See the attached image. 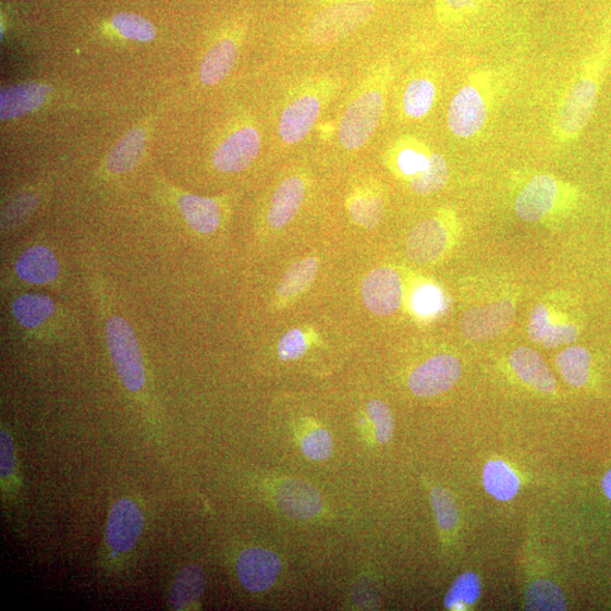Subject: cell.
I'll return each instance as SVG.
<instances>
[{
    "label": "cell",
    "mask_w": 611,
    "mask_h": 611,
    "mask_svg": "<svg viewBox=\"0 0 611 611\" xmlns=\"http://www.w3.org/2000/svg\"><path fill=\"white\" fill-rule=\"evenodd\" d=\"M362 298L366 308L377 316L395 313L403 301V286L399 273L388 267L369 272L362 284Z\"/></svg>",
    "instance_id": "cell-13"
},
{
    "label": "cell",
    "mask_w": 611,
    "mask_h": 611,
    "mask_svg": "<svg viewBox=\"0 0 611 611\" xmlns=\"http://www.w3.org/2000/svg\"><path fill=\"white\" fill-rule=\"evenodd\" d=\"M430 497L439 527L443 531L455 528L459 522V510L453 494L444 488L435 487Z\"/></svg>",
    "instance_id": "cell-37"
},
{
    "label": "cell",
    "mask_w": 611,
    "mask_h": 611,
    "mask_svg": "<svg viewBox=\"0 0 611 611\" xmlns=\"http://www.w3.org/2000/svg\"><path fill=\"white\" fill-rule=\"evenodd\" d=\"M494 0H435V17L444 28H454L479 17Z\"/></svg>",
    "instance_id": "cell-27"
},
{
    "label": "cell",
    "mask_w": 611,
    "mask_h": 611,
    "mask_svg": "<svg viewBox=\"0 0 611 611\" xmlns=\"http://www.w3.org/2000/svg\"><path fill=\"white\" fill-rule=\"evenodd\" d=\"M145 144H147V132L136 127L129 132L109 152L106 161V170L120 176L132 171L142 160Z\"/></svg>",
    "instance_id": "cell-26"
},
{
    "label": "cell",
    "mask_w": 611,
    "mask_h": 611,
    "mask_svg": "<svg viewBox=\"0 0 611 611\" xmlns=\"http://www.w3.org/2000/svg\"><path fill=\"white\" fill-rule=\"evenodd\" d=\"M513 302L503 300L465 311L461 319L463 335L473 341H485L505 333L515 319Z\"/></svg>",
    "instance_id": "cell-11"
},
{
    "label": "cell",
    "mask_w": 611,
    "mask_h": 611,
    "mask_svg": "<svg viewBox=\"0 0 611 611\" xmlns=\"http://www.w3.org/2000/svg\"><path fill=\"white\" fill-rule=\"evenodd\" d=\"M392 80V64L383 61L375 64L361 82L338 124V142L344 150L363 149L380 127Z\"/></svg>",
    "instance_id": "cell-2"
},
{
    "label": "cell",
    "mask_w": 611,
    "mask_h": 611,
    "mask_svg": "<svg viewBox=\"0 0 611 611\" xmlns=\"http://www.w3.org/2000/svg\"><path fill=\"white\" fill-rule=\"evenodd\" d=\"M178 208L188 227L197 234L211 235L221 225V203L216 198L181 193Z\"/></svg>",
    "instance_id": "cell-21"
},
{
    "label": "cell",
    "mask_w": 611,
    "mask_h": 611,
    "mask_svg": "<svg viewBox=\"0 0 611 611\" xmlns=\"http://www.w3.org/2000/svg\"><path fill=\"white\" fill-rule=\"evenodd\" d=\"M510 363L523 382L543 393L555 391L557 380L554 375L551 374L543 359L533 349L527 346L515 349L510 357Z\"/></svg>",
    "instance_id": "cell-25"
},
{
    "label": "cell",
    "mask_w": 611,
    "mask_h": 611,
    "mask_svg": "<svg viewBox=\"0 0 611 611\" xmlns=\"http://www.w3.org/2000/svg\"><path fill=\"white\" fill-rule=\"evenodd\" d=\"M277 505L286 515L310 518L321 513L323 502L315 488L300 480H286L277 489Z\"/></svg>",
    "instance_id": "cell-20"
},
{
    "label": "cell",
    "mask_w": 611,
    "mask_h": 611,
    "mask_svg": "<svg viewBox=\"0 0 611 611\" xmlns=\"http://www.w3.org/2000/svg\"><path fill=\"white\" fill-rule=\"evenodd\" d=\"M15 468V452L11 436L2 430L0 435V475L2 479L10 477Z\"/></svg>",
    "instance_id": "cell-43"
},
{
    "label": "cell",
    "mask_w": 611,
    "mask_h": 611,
    "mask_svg": "<svg viewBox=\"0 0 611 611\" xmlns=\"http://www.w3.org/2000/svg\"><path fill=\"white\" fill-rule=\"evenodd\" d=\"M281 567V561L274 552L264 548H248L239 558L237 574L245 589L261 592L276 584Z\"/></svg>",
    "instance_id": "cell-16"
},
{
    "label": "cell",
    "mask_w": 611,
    "mask_h": 611,
    "mask_svg": "<svg viewBox=\"0 0 611 611\" xmlns=\"http://www.w3.org/2000/svg\"><path fill=\"white\" fill-rule=\"evenodd\" d=\"M610 60L611 30H608L582 62L557 107L551 135L558 143H573L589 125Z\"/></svg>",
    "instance_id": "cell-1"
},
{
    "label": "cell",
    "mask_w": 611,
    "mask_h": 611,
    "mask_svg": "<svg viewBox=\"0 0 611 611\" xmlns=\"http://www.w3.org/2000/svg\"><path fill=\"white\" fill-rule=\"evenodd\" d=\"M111 24L115 32L133 41L150 42L157 36L154 24L136 14L121 13L114 15Z\"/></svg>",
    "instance_id": "cell-35"
},
{
    "label": "cell",
    "mask_w": 611,
    "mask_h": 611,
    "mask_svg": "<svg viewBox=\"0 0 611 611\" xmlns=\"http://www.w3.org/2000/svg\"><path fill=\"white\" fill-rule=\"evenodd\" d=\"M49 94L48 85L36 82L7 87L0 95L2 121L15 120L38 110L46 102Z\"/></svg>",
    "instance_id": "cell-22"
},
{
    "label": "cell",
    "mask_w": 611,
    "mask_h": 611,
    "mask_svg": "<svg viewBox=\"0 0 611 611\" xmlns=\"http://www.w3.org/2000/svg\"><path fill=\"white\" fill-rule=\"evenodd\" d=\"M450 170L445 158L440 155L432 166L418 179L410 183L418 195H429L441 191L449 182Z\"/></svg>",
    "instance_id": "cell-36"
},
{
    "label": "cell",
    "mask_w": 611,
    "mask_h": 611,
    "mask_svg": "<svg viewBox=\"0 0 611 611\" xmlns=\"http://www.w3.org/2000/svg\"><path fill=\"white\" fill-rule=\"evenodd\" d=\"M11 314L16 325L25 332L40 335L50 332L60 322V308L53 300L38 293H25L11 303Z\"/></svg>",
    "instance_id": "cell-15"
},
{
    "label": "cell",
    "mask_w": 611,
    "mask_h": 611,
    "mask_svg": "<svg viewBox=\"0 0 611 611\" xmlns=\"http://www.w3.org/2000/svg\"><path fill=\"white\" fill-rule=\"evenodd\" d=\"M332 436L323 428L308 431L302 440L305 456L311 461H325L333 453Z\"/></svg>",
    "instance_id": "cell-39"
},
{
    "label": "cell",
    "mask_w": 611,
    "mask_h": 611,
    "mask_svg": "<svg viewBox=\"0 0 611 611\" xmlns=\"http://www.w3.org/2000/svg\"><path fill=\"white\" fill-rule=\"evenodd\" d=\"M318 268L315 257L304 258L290 267L278 285V296L290 300L300 296L314 282Z\"/></svg>",
    "instance_id": "cell-32"
},
{
    "label": "cell",
    "mask_w": 611,
    "mask_h": 611,
    "mask_svg": "<svg viewBox=\"0 0 611 611\" xmlns=\"http://www.w3.org/2000/svg\"><path fill=\"white\" fill-rule=\"evenodd\" d=\"M366 413L374 427L376 442L389 443L394 432V419L389 405L381 400H371L367 404Z\"/></svg>",
    "instance_id": "cell-38"
},
{
    "label": "cell",
    "mask_w": 611,
    "mask_h": 611,
    "mask_svg": "<svg viewBox=\"0 0 611 611\" xmlns=\"http://www.w3.org/2000/svg\"><path fill=\"white\" fill-rule=\"evenodd\" d=\"M413 304L418 314L432 315L442 308L443 296L438 288L424 285L416 291Z\"/></svg>",
    "instance_id": "cell-41"
},
{
    "label": "cell",
    "mask_w": 611,
    "mask_h": 611,
    "mask_svg": "<svg viewBox=\"0 0 611 611\" xmlns=\"http://www.w3.org/2000/svg\"><path fill=\"white\" fill-rule=\"evenodd\" d=\"M100 301L106 318V342L114 369L125 388L133 393H138L147 382L139 341L127 319L121 316L118 309L111 307L106 294Z\"/></svg>",
    "instance_id": "cell-5"
},
{
    "label": "cell",
    "mask_w": 611,
    "mask_h": 611,
    "mask_svg": "<svg viewBox=\"0 0 611 611\" xmlns=\"http://www.w3.org/2000/svg\"><path fill=\"white\" fill-rule=\"evenodd\" d=\"M564 381L575 388L585 387L589 380L591 354L584 346H570L557 358Z\"/></svg>",
    "instance_id": "cell-31"
},
{
    "label": "cell",
    "mask_w": 611,
    "mask_h": 611,
    "mask_svg": "<svg viewBox=\"0 0 611 611\" xmlns=\"http://www.w3.org/2000/svg\"><path fill=\"white\" fill-rule=\"evenodd\" d=\"M481 585L479 577L467 572L459 576L445 597V606L452 610H463L464 606L474 604L480 597Z\"/></svg>",
    "instance_id": "cell-34"
},
{
    "label": "cell",
    "mask_w": 611,
    "mask_h": 611,
    "mask_svg": "<svg viewBox=\"0 0 611 611\" xmlns=\"http://www.w3.org/2000/svg\"><path fill=\"white\" fill-rule=\"evenodd\" d=\"M484 485L492 498L510 501L515 498L520 480L509 465L501 461H489L484 471Z\"/></svg>",
    "instance_id": "cell-30"
},
{
    "label": "cell",
    "mask_w": 611,
    "mask_h": 611,
    "mask_svg": "<svg viewBox=\"0 0 611 611\" xmlns=\"http://www.w3.org/2000/svg\"><path fill=\"white\" fill-rule=\"evenodd\" d=\"M144 516L140 508L132 500L115 503L108 517L106 538L108 546L118 552L131 550L140 538Z\"/></svg>",
    "instance_id": "cell-17"
},
{
    "label": "cell",
    "mask_w": 611,
    "mask_h": 611,
    "mask_svg": "<svg viewBox=\"0 0 611 611\" xmlns=\"http://www.w3.org/2000/svg\"><path fill=\"white\" fill-rule=\"evenodd\" d=\"M526 609L534 611L566 610V601L562 590L547 579L535 581L526 596Z\"/></svg>",
    "instance_id": "cell-33"
},
{
    "label": "cell",
    "mask_w": 611,
    "mask_h": 611,
    "mask_svg": "<svg viewBox=\"0 0 611 611\" xmlns=\"http://www.w3.org/2000/svg\"><path fill=\"white\" fill-rule=\"evenodd\" d=\"M380 0H319L306 37L314 45L340 41L370 21Z\"/></svg>",
    "instance_id": "cell-6"
},
{
    "label": "cell",
    "mask_w": 611,
    "mask_h": 611,
    "mask_svg": "<svg viewBox=\"0 0 611 611\" xmlns=\"http://www.w3.org/2000/svg\"><path fill=\"white\" fill-rule=\"evenodd\" d=\"M462 372L460 361L452 355L435 356L418 366L410 377L412 392L420 398L442 394L459 381Z\"/></svg>",
    "instance_id": "cell-12"
},
{
    "label": "cell",
    "mask_w": 611,
    "mask_h": 611,
    "mask_svg": "<svg viewBox=\"0 0 611 611\" xmlns=\"http://www.w3.org/2000/svg\"><path fill=\"white\" fill-rule=\"evenodd\" d=\"M260 149V132L247 120L220 139L212 154V164L220 172L237 173L250 167Z\"/></svg>",
    "instance_id": "cell-8"
},
{
    "label": "cell",
    "mask_w": 611,
    "mask_h": 611,
    "mask_svg": "<svg viewBox=\"0 0 611 611\" xmlns=\"http://www.w3.org/2000/svg\"><path fill=\"white\" fill-rule=\"evenodd\" d=\"M602 489L606 497L611 501V471H609L603 477Z\"/></svg>",
    "instance_id": "cell-45"
},
{
    "label": "cell",
    "mask_w": 611,
    "mask_h": 611,
    "mask_svg": "<svg viewBox=\"0 0 611 611\" xmlns=\"http://www.w3.org/2000/svg\"><path fill=\"white\" fill-rule=\"evenodd\" d=\"M450 213L442 212L414 227L405 245L413 264L427 266L443 256L450 241Z\"/></svg>",
    "instance_id": "cell-9"
},
{
    "label": "cell",
    "mask_w": 611,
    "mask_h": 611,
    "mask_svg": "<svg viewBox=\"0 0 611 611\" xmlns=\"http://www.w3.org/2000/svg\"><path fill=\"white\" fill-rule=\"evenodd\" d=\"M206 573L196 564L184 567L174 579L169 595V607L172 610H185L201 596L206 589Z\"/></svg>",
    "instance_id": "cell-28"
},
{
    "label": "cell",
    "mask_w": 611,
    "mask_h": 611,
    "mask_svg": "<svg viewBox=\"0 0 611 611\" xmlns=\"http://www.w3.org/2000/svg\"><path fill=\"white\" fill-rule=\"evenodd\" d=\"M308 183L302 173L289 174L276 187L267 211L272 229H281L293 221L305 203Z\"/></svg>",
    "instance_id": "cell-18"
},
{
    "label": "cell",
    "mask_w": 611,
    "mask_h": 611,
    "mask_svg": "<svg viewBox=\"0 0 611 611\" xmlns=\"http://www.w3.org/2000/svg\"><path fill=\"white\" fill-rule=\"evenodd\" d=\"M345 206L353 221L366 229L376 228L386 215L383 191L375 183L356 186L347 195Z\"/></svg>",
    "instance_id": "cell-19"
},
{
    "label": "cell",
    "mask_w": 611,
    "mask_h": 611,
    "mask_svg": "<svg viewBox=\"0 0 611 611\" xmlns=\"http://www.w3.org/2000/svg\"><path fill=\"white\" fill-rule=\"evenodd\" d=\"M440 155L424 139L404 135L392 142L387 151V160L400 176L411 183L421 176Z\"/></svg>",
    "instance_id": "cell-14"
},
{
    "label": "cell",
    "mask_w": 611,
    "mask_h": 611,
    "mask_svg": "<svg viewBox=\"0 0 611 611\" xmlns=\"http://www.w3.org/2000/svg\"><path fill=\"white\" fill-rule=\"evenodd\" d=\"M574 191L550 174H536L522 187L514 200L517 217L526 222H538L555 211L560 204L571 201Z\"/></svg>",
    "instance_id": "cell-7"
},
{
    "label": "cell",
    "mask_w": 611,
    "mask_h": 611,
    "mask_svg": "<svg viewBox=\"0 0 611 611\" xmlns=\"http://www.w3.org/2000/svg\"><path fill=\"white\" fill-rule=\"evenodd\" d=\"M498 78L492 71L478 70L465 81L448 109V127L460 139L477 137L486 127L497 100Z\"/></svg>",
    "instance_id": "cell-4"
},
{
    "label": "cell",
    "mask_w": 611,
    "mask_h": 611,
    "mask_svg": "<svg viewBox=\"0 0 611 611\" xmlns=\"http://www.w3.org/2000/svg\"><path fill=\"white\" fill-rule=\"evenodd\" d=\"M550 323L547 308L543 305H537L531 310L529 321V337L536 343H541L545 331Z\"/></svg>",
    "instance_id": "cell-44"
},
{
    "label": "cell",
    "mask_w": 611,
    "mask_h": 611,
    "mask_svg": "<svg viewBox=\"0 0 611 611\" xmlns=\"http://www.w3.org/2000/svg\"><path fill=\"white\" fill-rule=\"evenodd\" d=\"M307 347L305 334L298 329L290 330L279 342V358L282 362L296 361L307 352Z\"/></svg>",
    "instance_id": "cell-40"
},
{
    "label": "cell",
    "mask_w": 611,
    "mask_h": 611,
    "mask_svg": "<svg viewBox=\"0 0 611 611\" xmlns=\"http://www.w3.org/2000/svg\"><path fill=\"white\" fill-rule=\"evenodd\" d=\"M240 49V40L232 36L215 42L203 58L199 68L200 82L207 86H215L224 81L237 63Z\"/></svg>",
    "instance_id": "cell-23"
},
{
    "label": "cell",
    "mask_w": 611,
    "mask_h": 611,
    "mask_svg": "<svg viewBox=\"0 0 611 611\" xmlns=\"http://www.w3.org/2000/svg\"><path fill=\"white\" fill-rule=\"evenodd\" d=\"M338 89L332 76H315L296 86L282 103L277 132L285 145L305 140Z\"/></svg>",
    "instance_id": "cell-3"
},
{
    "label": "cell",
    "mask_w": 611,
    "mask_h": 611,
    "mask_svg": "<svg viewBox=\"0 0 611 611\" xmlns=\"http://www.w3.org/2000/svg\"><path fill=\"white\" fill-rule=\"evenodd\" d=\"M438 83L427 74L420 73L407 82L401 96V110L406 120L419 121L433 108L438 100Z\"/></svg>",
    "instance_id": "cell-24"
},
{
    "label": "cell",
    "mask_w": 611,
    "mask_h": 611,
    "mask_svg": "<svg viewBox=\"0 0 611 611\" xmlns=\"http://www.w3.org/2000/svg\"><path fill=\"white\" fill-rule=\"evenodd\" d=\"M40 203L36 191H24L11 197L2 209V234L9 236L30 219Z\"/></svg>",
    "instance_id": "cell-29"
},
{
    "label": "cell",
    "mask_w": 611,
    "mask_h": 611,
    "mask_svg": "<svg viewBox=\"0 0 611 611\" xmlns=\"http://www.w3.org/2000/svg\"><path fill=\"white\" fill-rule=\"evenodd\" d=\"M578 337V330L573 325H555L550 322L545 331L541 344L552 349L573 343Z\"/></svg>",
    "instance_id": "cell-42"
},
{
    "label": "cell",
    "mask_w": 611,
    "mask_h": 611,
    "mask_svg": "<svg viewBox=\"0 0 611 611\" xmlns=\"http://www.w3.org/2000/svg\"><path fill=\"white\" fill-rule=\"evenodd\" d=\"M11 272L20 284L26 286L51 285L61 278L62 265L52 248L33 244L16 255Z\"/></svg>",
    "instance_id": "cell-10"
}]
</instances>
